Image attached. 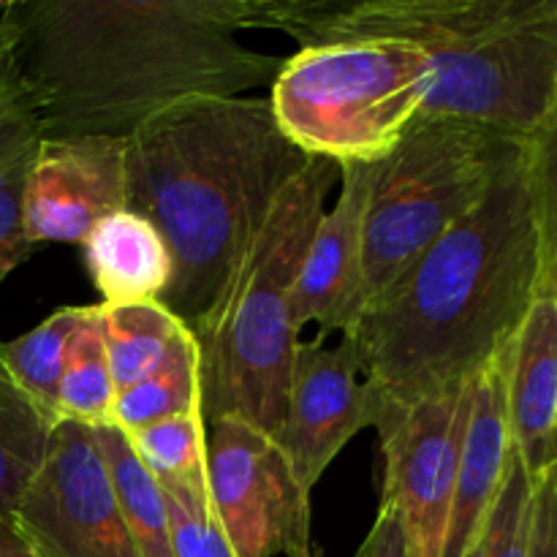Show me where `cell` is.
<instances>
[{
    "label": "cell",
    "mask_w": 557,
    "mask_h": 557,
    "mask_svg": "<svg viewBox=\"0 0 557 557\" xmlns=\"http://www.w3.org/2000/svg\"><path fill=\"white\" fill-rule=\"evenodd\" d=\"M375 397L348 337L326 348L324 337L297 343L288 375L286 413L277 446L286 451L305 493H313L343 446L364 428H375Z\"/></svg>",
    "instance_id": "obj_11"
},
{
    "label": "cell",
    "mask_w": 557,
    "mask_h": 557,
    "mask_svg": "<svg viewBox=\"0 0 557 557\" xmlns=\"http://www.w3.org/2000/svg\"><path fill=\"white\" fill-rule=\"evenodd\" d=\"M5 9H9V0H0V16H3Z\"/></svg>",
    "instance_id": "obj_33"
},
{
    "label": "cell",
    "mask_w": 557,
    "mask_h": 557,
    "mask_svg": "<svg viewBox=\"0 0 557 557\" xmlns=\"http://www.w3.org/2000/svg\"><path fill=\"white\" fill-rule=\"evenodd\" d=\"M308 161L267 96L183 101L125 139L128 210L161 232L174 267L161 305L188 330Z\"/></svg>",
    "instance_id": "obj_3"
},
{
    "label": "cell",
    "mask_w": 557,
    "mask_h": 557,
    "mask_svg": "<svg viewBox=\"0 0 557 557\" xmlns=\"http://www.w3.org/2000/svg\"><path fill=\"white\" fill-rule=\"evenodd\" d=\"M177 557H237L212 515L207 487H163Z\"/></svg>",
    "instance_id": "obj_26"
},
{
    "label": "cell",
    "mask_w": 557,
    "mask_h": 557,
    "mask_svg": "<svg viewBox=\"0 0 557 557\" xmlns=\"http://www.w3.org/2000/svg\"><path fill=\"white\" fill-rule=\"evenodd\" d=\"M199 346H196L190 330H185L158 373L117 392L112 406V428L131 435L150 428V424L163 422V419L199 411Z\"/></svg>",
    "instance_id": "obj_21"
},
{
    "label": "cell",
    "mask_w": 557,
    "mask_h": 557,
    "mask_svg": "<svg viewBox=\"0 0 557 557\" xmlns=\"http://www.w3.org/2000/svg\"><path fill=\"white\" fill-rule=\"evenodd\" d=\"M44 139L41 114L16 52V27L5 9L0 16V286L36 253L22 226V196Z\"/></svg>",
    "instance_id": "obj_16"
},
{
    "label": "cell",
    "mask_w": 557,
    "mask_h": 557,
    "mask_svg": "<svg viewBox=\"0 0 557 557\" xmlns=\"http://www.w3.org/2000/svg\"><path fill=\"white\" fill-rule=\"evenodd\" d=\"M117 397L107 346L101 330V302L87 305L85 321L71 341L63 379L58 389L60 422L107 428L112 424V406Z\"/></svg>",
    "instance_id": "obj_22"
},
{
    "label": "cell",
    "mask_w": 557,
    "mask_h": 557,
    "mask_svg": "<svg viewBox=\"0 0 557 557\" xmlns=\"http://www.w3.org/2000/svg\"><path fill=\"white\" fill-rule=\"evenodd\" d=\"M531 557H557V462L536 482Z\"/></svg>",
    "instance_id": "obj_27"
},
{
    "label": "cell",
    "mask_w": 557,
    "mask_h": 557,
    "mask_svg": "<svg viewBox=\"0 0 557 557\" xmlns=\"http://www.w3.org/2000/svg\"><path fill=\"white\" fill-rule=\"evenodd\" d=\"M286 557H324V553H321V549H315L313 544H310V547H302V549H292V553H288Z\"/></svg>",
    "instance_id": "obj_31"
},
{
    "label": "cell",
    "mask_w": 557,
    "mask_h": 557,
    "mask_svg": "<svg viewBox=\"0 0 557 557\" xmlns=\"http://www.w3.org/2000/svg\"><path fill=\"white\" fill-rule=\"evenodd\" d=\"M471 381L449 395L384 413L375 424L384 457L381 504L397 515L413 557L446 553Z\"/></svg>",
    "instance_id": "obj_10"
},
{
    "label": "cell",
    "mask_w": 557,
    "mask_h": 557,
    "mask_svg": "<svg viewBox=\"0 0 557 557\" xmlns=\"http://www.w3.org/2000/svg\"><path fill=\"white\" fill-rule=\"evenodd\" d=\"M44 136L128 139L194 98L272 87L286 58L239 41L264 0H11Z\"/></svg>",
    "instance_id": "obj_1"
},
{
    "label": "cell",
    "mask_w": 557,
    "mask_h": 557,
    "mask_svg": "<svg viewBox=\"0 0 557 557\" xmlns=\"http://www.w3.org/2000/svg\"><path fill=\"white\" fill-rule=\"evenodd\" d=\"M0 557H38L11 522L0 520Z\"/></svg>",
    "instance_id": "obj_29"
},
{
    "label": "cell",
    "mask_w": 557,
    "mask_h": 557,
    "mask_svg": "<svg viewBox=\"0 0 557 557\" xmlns=\"http://www.w3.org/2000/svg\"><path fill=\"white\" fill-rule=\"evenodd\" d=\"M466 557H484V544H482V542H479V544H476V547H473V549H471V553H468Z\"/></svg>",
    "instance_id": "obj_32"
},
{
    "label": "cell",
    "mask_w": 557,
    "mask_h": 557,
    "mask_svg": "<svg viewBox=\"0 0 557 557\" xmlns=\"http://www.w3.org/2000/svg\"><path fill=\"white\" fill-rule=\"evenodd\" d=\"M544 292L553 294L557 302V228L553 232V245H549V267H547V281H544Z\"/></svg>",
    "instance_id": "obj_30"
},
{
    "label": "cell",
    "mask_w": 557,
    "mask_h": 557,
    "mask_svg": "<svg viewBox=\"0 0 557 557\" xmlns=\"http://www.w3.org/2000/svg\"><path fill=\"white\" fill-rule=\"evenodd\" d=\"M125 438L161 487H207L201 408L163 419Z\"/></svg>",
    "instance_id": "obj_24"
},
{
    "label": "cell",
    "mask_w": 557,
    "mask_h": 557,
    "mask_svg": "<svg viewBox=\"0 0 557 557\" xmlns=\"http://www.w3.org/2000/svg\"><path fill=\"white\" fill-rule=\"evenodd\" d=\"M38 557H141L96 430L60 422L14 522Z\"/></svg>",
    "instance_id": "obj_9"
},
{
    "label": "cell",
    "mask_w": 557,
    "mask_h": 557,
    "mask_svg": "<svg viewBox=\"0 0 557 557\" xmlns=\"http://www.w3.org/2000/svg\"><path fill=\"white\" fill-rule=\"evenodd\" d=\"M85 310L87 305L60 308L16 341L0 343L3 362L16 379V384L54 417H58V389L65 359H69V348L76 330L85 321Z\"/></svg>",
    "instance_id": "obj_23"
},
{
    "label": "cell",
    "mask_w": 557,
    "mask_h": 557,
    "mask_svg": "<svg viewBox=\"0 0 557 557\" xmlns=\"http://www.w3.org/2000/svg\"><path fill=\"white\" fill-rule=\"evenodd\" d=\"M207 498L237 557L310 547V493L272 435L237 417L205 422Z\"/></svg>",
    "instance_id": "obj_8"
},
{
    "label": "cell",
    "mask_w": 557,
    "mask_h": 557,
    "mask_svg": "<svg viewBox=\"0 0 557 557\" xmlns=\"http://www.w3.org/2000/svg\"><path fill=\"white\" fill-rule=\"evenodd\" d=\"M261 30L305 47L397 41L433 69L417 123L533 139L557 117V0H264Z\"/></svg>",
    "instance_id": "obj_4"
},
{
    "label": "cell",
    "mask_w": 557,
    "mask_h": 557,
    "mask_svg": "<svg viewBox=\"0 0 557 557\" xmlns=\"http://www.w3.org/2000/svg\"><path fill=\"white\" fill-rule=\"evenodd\" d=\"M357 557H413L400 520L386 504L379 506L373 528L364 536V542L359 544Z\"/></svg>",
    "instance_id": "obj_28"
},
{
    "label": "cell",
    "mask_w": 557,
    "mask_h": 557,
    "mask_svg": "<svg viewBox=\"0 0 557 557\" xmlns=\"http://www.w3.org/2000/svg\"><path fill=\"white\" fill-rule=\"evenodd\" d=\"M341 174L330 158H310L275 199L221 297L190 326L199 346L205 422L237 417L272 438L281 433L299 343L297 281Z\"/></svg>",
    "instance_id": "obj_5"
},
{
    "label": "cell",
    "mask_w": 557,
    "mask_h": 557,
    "mask_svg": "<svg viewBox=\"0 0 557 557\" xmlns=\"http://www.w3.org/2000/svg\"><path fill=\"white\" fill-rule=\"evenodd\" d=\"M430 87L433 69L417 47L341 41L286 58L267 98L299 150L348 166L384 161L417 125Z\"/></svg>",
    "instance_id": "obj_6"
},
{
    "label": "cell",
    "mask_w": 557,
    "mask_h": 557,
    "mask_svg": "<svg viewBox=\"0 0 557 557\" xmlns=\"http://www.w3.org/2000/svg\"><path fill=\"white\" fill-rule=\"evenodd\" d=\"M101 330L114 386L128 389L163 368L188 326L161 302L107 308L101 305Z\"/></svg>",
    "instance_id": "obj_19"
},
{
    "label": "cell",
    "mask_w": 557,
    "mask_h": 557,
    "mask_svg": "<svg viewBox=\"0 0 557 557\" xmlns=\"http://www.w3.org/2000/svg\"><path fill=\"white\" fill-rule=\"evenodd\" d=\"M60 419L38 406L5 368L0 354V520L14 522L36 482Z\"/></svg>",
    "instance_id": "obj_18"
},
{
    "label": "cell",
    "mask_w": 557,
    "mask_h": 557,
    "mask_svg": "<svg viewBox=\"0 0 557 557\" xmlns=\"http://www.w3.org/2000/svg\"><path fill=\"white\" fill-rule=\"evenodd\" d=\"M343 188L332 210L315 226L305 253L294 297V324L302 332L319 324V337L357 330L368 308L364 281V212L375 180V163L341 166Z\"/></svg>",
    "instance_id": "obj_13"
},
{
    "label": "cell",
    "mask_w": 557,
    "mask_h": 557,
    "mask_svg": "<svg viewBox=\"0 0 557 557\" xmlns=\"http://www.w3.org/2000/svg\"><path fill=\"white\" fill-rule=\"evenodd\" d=\"M509 357L511 343L471 381V403H468L460 460H457L455 504H451L444 557H466L482 542L490 511L509 473L511 451H515L509 395H506Z\"/></svg>",
    "instance_id": "obj_14"
},
{
    "label": "cell",
    "mask_w": 557,
    "mask_h": 557,
    "mask_svg": "<svg viewBox=\"0 0 557 557\" xmlns=\"http://www.w3.org/2000/svg\"><path fill=\"white\" fill-rule=\"evenodd\" d=\"M553 245L531 141L348 335L379 417L462 389L544 294Z\"/></svg>",
    "instance_id": "obj_2"
},
{
    "label": "cell",
    "mask_w": 557,
    "mask_h": 557,
    "mask_svg": "<svg viewBox=\"0 0 557 557\" xmlns=\"http://www.w3.org/2000/svg\"><path fill=\"white\" fill-rule=\"evenodd\" d=\"M128 207L125 139H44L22 196V226L33 248L85 245L92 228Z\"/></svg>",
    "instance_id": "obj_12"
},
{
    "label": "cell",
    "mask_w": 557,
    "mask_h": 557,
    "mask_svg": "<svg viewBox=\"0 0 557 557\" xmlns=\"http://www.w3.org/2000/svg\"><path fill=\"white\" fill-rule=\"evenodd\" d=\"M511 441L528 473L542 479L557 462V302L544 292L511 341L509 375Z\"/></svg>",
    "instance_id": "obj_15"
},
{
    "label": "cell",
    "mask_w": 557,
    "mask_h": 557,
    "mask_svg": "<svg viewBox=\"0 0 557 557\" xmlns=\"http://www.w3.org/2000/svg\"><path fill=\"white\" fill-rule=\"evenodd\" d=\"M528 141L479 125L428 120L375 163L364 212L368 305L487 196Z\"/></svg>",
    "instance_id": "obj_7"
},
{
    "label": "cell",
    "mask_w": 557,
    "mask_h": 557,
    "mask_svg": "<svg viewBox=\"0 0 557 557\" xmlns=\"http://www.w3.org/2000/svg\"><path fill=\"white\" fill-rule=\"evenodd\" d=\"M533 495H536V479L528 473L520 451L515 449L504 490L484 528V557H531Z\"/></svg>",
    "instance_id": "obj_25"
},
{
    "label": "cell",
    "mask_w": 557,
    "mask_h": 557,
    "mask_svg": "<svg viewBox=\"0 0 557 557\" xmlns=\"http://www.w3.org/2000/svg\"><path fill=\"white\" fill-rule=\"evenodd\" d=\"M82 248L87 275L107 308L161 302L172 286V253L161 232L128 207L103 218Z\"/></svg>",
    "instance_id": "obj_17"
},
{
    "label": "cell",
    "mask_w": 557,
    "mask_h": 557,
    "mask_svg": "<svg viewBox=\"0 0 557 557\" xmlns=\"http://www.w3.org/2000/svg\"><path fill=\"white\" fill-rule=\"evenodd\" d=\"M96 438L141 557H177L174 555L166 495H163L161 484L147 473V468L131 449L125 433H120L117 428H112V424L96 428Z\"/></svg>",
    "instance_id": "obj_20"
}]
</instances>
